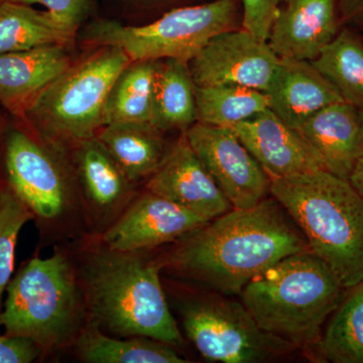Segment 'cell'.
Segmentation results:
<instances>
[{
	"instance_id": "6da1fadb",
	"label": "cell",
	"mask_w": 363,
	"mask_h": 363,
	"mask_svg": "<svg viewBox=\"0 0 363 363\" xmlns=\"http://www.w3.org/2000/svg\"><path fill=\"white\" fill-rule=\"evenodd\" d=\"M308 250L305 236L285 208L267 198L208 222L159 262L210 290L233 296L279 260Z\"/></svg>"
},
{
	"instance_id": "7a4b0ae2",
	"label": "cell",
	"mask_w": 363,
	"mask_h": 363,
	"mask_svg": "<svg viewBox=\"0 0 363 363\" xmlns=\"http://www.w3.org/2000/svg\"><path fill=\"white\" fill-rule=\"evenodd\" d=\"M140 252L102 245L89 253L79 274L89 318L117 337L142 336L182 345L184 339L160 279V262L145 259Z\"/></svg>"
},
{
	"instance_id": "3957f363",
	"label": "cell",
	"mask_w": 363,
	"mask_h": 363,
	"mask_svg": "<svg viewBox=\"0 0 363 363\" xmlns=\"http://www.w3.org/2000/svg\"><path fill=\"white\" fill-rule=\"evenodd\" d=\"M346 290L326 262L308 250L255 277L240 297L262 330L296 348L314 350Z\"/></svg>"
},
{
	"instance_id": "277c9868",
	"label": "cell",
	"mask_w": 363,
	"mask_h": 363,
	"mask_svg": "<svg viewBox=\"0 0 363 363\" xmlns=\"http://www.w3.org/2000/svg\"><path fill=\"white\" fill-rule=\"evenodd\" d=\"M271 194L345 288L363 279V198L326 169L272 181Z\"/></svg>"
},
{
	"instance_id": "5b68a950",
	"label": "cell",
	"mask_w": 363,
	"mask_h": 363,
	"mask_svg": "<svg viewBox=\"0 0 363 363\" xmlns=\"http://www.w3.org/2000/svg\"><path fill=\"white\" fill-rule=\"evenodd\" d=\"M6 294L0 326L9 335L30 339L42 352L75 342L89 317L80 279L64 252L28 259Z\"/></svg>"
},
{
	"instance_id": "8992f818",
	"label": "cell",
	"mask_w": 363,
	"mask_h": 363,
	"mask_svg": "<svg viewBox=\"0 0 363 363\" xmlns=\"http://www.w3.org/2000/svg\"><path fill=\"white\" fill-rule=\"evenodd\" d=\"M113 45L90 48L59 76L20 123L48 145L65 152L94 138L106 124L107 100L116 79L133 63Z\"/></svg>"
},
{
	"instance_id": "52a82bcc",
	"label": "cell",
	"mask_w": 363,
	"mask_h": 363,
	"mask_svg": "<svg viewBox=\"0 0 363 363\" xmlns=\"http://www.w3.org/2000/svg\"><path fill=\"white\" fill-rule=\"evenodd\" d=\"M240 16L242 18L240 0H211L172 9L147 25L97 21L86 28L83 44L89 48L113 45L123 50L133 62H189L214 35L233 30Z\"/></svg>"
},
{
	"instance_id": "ba28073f",
	"label": "cell",
	"mask_w": 363,
	"mask_h": 363,
	"mask_svg": "<svg viewBox=\"0 0 363 363\" xmlns=\"http://www.w3.org/2000/svg\"><path fill=\"white\" fill-rule=\"evenodd\" d=\"M182 325L196 350L209 362L262 363L298 350L262 330L245 305L220 297L186 301Z\"/></svg>"
},
{
	"instance_id": "9c48e42d",
	"label": "cell",
	"mask_w": 363,
	"mask_h": 363,
	"mask_svg": "<svg viewBox=\"0 0 363 363\" xmlns=\"http://www.w3.org/2000/svg\"><path fill=\"white\" fill-rule=\"evenodd\" d=\"M4 184L32 212L33 219L56 225L70 214L73 191L56 152L26 125H14L2 135Z\"/></svg>"
},
{
	"instance_id": "30bf717a",
	"label": "cell",
	"mask_w": 363,
	"mask_h": 363,
	"mask_svg": "<svg viewBox=\"0 0 363 363\" xmlns=\"http://www.w3.org/2000/svg\"><path fill=\"white\" fill-rule=\"evenodd\" d=\"M184 133L233 209H248L269 198L271 178L233 128L196 123Z\"/></svg>"
},
{
	"instance_id": "8fae6325",
	"label": "cell",
	"mask_w": 363,
	"mask_h": 363,
	"mask_svg": "<svg viewBox=\"0 0 363 363\" xmlns=\"http://www.w3.org/2000/svg\"><path fill=\"white\" fill-rule=\"evenodd\" d=\"M279 61L266 40L233 28L214 35L189 68L195 86L238 85L267 93Z\"/></svg>"
},
{
	"instance_id": "7c38bea8",
	"label": "cell",
	"mask_w": 363,
	"mask_h": 363,
	"mask_svg": "<svg viewBox=\"0 0 363 363\" xmlns=\"http://www.w3.org/2000/svg\"><path fill=\"white\" fill-rule=\"evenodd\" d=\"M208 222L147 190L107 227L101 236L102 245L116 252H143L183 240Z\"/></svg>"
},
{
	"instance_id": "4fadbf2b",
	"label": "cell",
	"mask_w": 363,
	"mask_h": 363,
	"mask_svg": "<svg viewBox=\"0 0 363 363\" xmlns=\"http://www.w3.org/2000/svg\"><path fill=\"white\" fill-rule=\"evenodd\" d=\"M147 190L207 221L233 209L191 147L185 133L168 150L159 168L150 177Z\"/></svg>"
},
{
	"instance_id": "5bb4252c",
	"label": "cell",
	"mask_w": 363,
	"mask_h": 363,
	"mask_svg": "<svg viewBox=\"0 0 363 363\" xmlns=\"http://www.w3.org/2000/svg\"><path fill=\"white\" fill-rule=\"evenodd\" d=\"M230 128L272 181L326 169L322 157L300 131L269 108Z\"/></svg>"
},
{
	"instance_id": "9a60e30c",
	"label": "cell",
	"mask_w": 363,
	"mask_h": 363,
	"mask_svg": "<svg viewBox=\"0 0 363 363\" xmlns=\"http://www.w3.org/2000/svg\"><path fill=\"white\" fill-rule=\"evenodd\" d=\"M338 0H284L267 44L279 58L314 61L338 33Z\"/></svg>"
},
{
	"instance_id": "2e32d148",
	"label": "cell",
	"mask_w": 363,
	"mask_h": 363,
	"mask_svg": "<svg viewBox=\"0 0 363 363\" xmlns=\"http://www.w3.org/2000/svg\"><path fill=\"white\" fill-rule=\"evenodd\" d=\"M72 45H51L0 56V104L18 121L72 65Z\"/></svg>"
},
{
	"instance_id": "e0dca14e",
	"label": "cell",
	"mask_w": 363,
	"mask_h": 363,
	"mask_svg": "<svg viewBox=\"0 0 363 363\" xmlns=\"http://www.w3.org/2000/svg\"><path fill=\"white\" fill-rule=\"evenodd\" d=\"M267 94L269 109L295 130L324 107L344 101L312 62L288 58H279Z\"/></svg>"
},
{
	"instance_id": "ac0fdd59",
	"label": "cell",
	"mask_w": 363,
	"mask_h": 363,
	"mask_svg": "<svg viewBox=\"0 0 363 363\" xmlns=\"http://www.w3.org/2000/svg\"><path fill=\"white\" fill-rule=\"evenodd\" d=\"M298 130L317 150L327 171L350 180L363 157L360 109L346 101L336 102L313 114Z\"/></svg>"
},
{
	"instance_id": "d6986e66",
	"label": "cell",
	"mask_w": 363,
	"mask_h": 363,
	"mask_svg": "<svg viewBox=\"0 0 363 363\" xmlns=\"http://www.w3.org/2000/svg\"><path fill=\"white\" fill-rule=\"evenodd\" d=\"M74 162L88 210L97 218L116 219L130 204L133 182L96 138L75 147ZM114 219V220H116Z\"/></svg>"
},
{
	"instance_id": "ffe728a7",
	"label": "cell",
	"mask_w": 363,
	"mask_h": 363,
	"mask_svg": "<svg viewBox=\"0 0 363 363\" xmlns=\"http://www.w3.org/2000/svg\"><path fill=\"white\" fill-rule=\"evenodd\" d=\"M162 130L152 123L106 124L95 138L133 183L150 178L166 157Z\"/></svg>"
},
{
	"instance_id": "44dd1931",
	"label": "cell",
	"mask_w": 363,
	"mask_h": 363,
	"mask_svg": "<svg viewBox=\"0 0 363 363\" xmlns=\"http://www.w3.org/2000/svg\"><path fill=\"white\" fill-rule=\"evenodd\" d=\"M79 357L90 363H185L169 344L156 339L111 337L89 318L75 340Z\"/></svg>"
},
{
	"instance_id": "7402d4cb",
	"label": "cell",
	"mask_w": 363,
	"mask_h": 363,
	"mask_svg": "<svg viewBox=\"0 0 363 363\" xmlns=\"http://www.w3.org/2000/svg\"><path fill=\"white\" fill-rule=\"evenodd\" d=\"M197 123L195 84L189 62L180 59L157 61L155 79L152 125L162 133H185Z\"/></svg>"
},
{
	"instance_id": "603a6c76",
	"label": "cell",
	"mask_w": 363,
	"mask_h": 363,
	"mask_svg": "<svg viewBox=\"0 0 363 363\" xmlns=\"http://www.w3.org/2000/svg\"><path fill=\"white\" fill-rule=\"evenodd\" d=\"M75 37L50 11L0 2V56L45 45H72Z\"/></svg>"
},
{
	"instance_id": "cb8c5ba5",
	"label": "cell",
	"mask_w": 363,
	"mask_h": 363,
	"mask_svg": "<svg viewBox=\"0 0 363 363\" xmlns=\"http://www.w3.org/2000/svg\"><path fill=\"white\" fill-rule=\"evenodd\" d=\"M314 350L323 362L363 363V279L347 288Z\"/></svg>"
},
{
	"instance_id": "d4e9b609",
	"label": "cell",
	"mask_w": 363,
	"mask_h": 363,
	"mask_svg": "<svg viewBox=\"0 0 363 363\" xmlns=\"http://www.w3.org/2000/svg\"><path fill=\"white\" fill-rule=\"evenodd\" d=\"M157 61L133 62L121 72L107 100L106 124L152 123Z\"/></svg>"
},
{
	"instance_id": "484cf974",
	"label": "cell",
	"mask_w": 363,
	"mask_h": 363,
	"mask_svg": "<svg viewBox=\"0 0 363 363\" xmlns=\"http://www.w3.org/2000/svg\"><path fill=\"white\" fill-rule=\"evenodd\" d=\"M197 123L233 128L269 108L266 92L238 85L195 86Z\"/></svg>"
},
{
	"instance_id": "4316f807",
	"label": "cell",
	"mask_w": 363,
	"mask_h": 363,
	"mask_svg": "<svg viewBox=\"0 0 363 363\" xmlns=\"http://www.w3.org/2000/svg\"><path fill=\"white\" fill-rule=\"evenodd\" d=\"M344 101L363 109V43L347 28L312 61Z\"/></svg>"
},
{
	"instance_id": "83f0119b",
	"label": "cell",
	"mask_w": 363,
	"mask_h": 363,
	"mask_svg": "<svg viewBox=\"0 0 363 363\" xmlns=\"http://www.w3.org/2000/svg\"><path fill=\"white\" fill-rule=\"evenodd\" d=\"M32 219V212L4 183L0 189V312L7 285L13 278L18 236Z\"/></svg>"
},
{
	"instance_id": "f1b7e54d",
	"label": "cell",
	"mask_w": 363,
	"mask_h": 363,
	"mask_svg": "<svg viewBox=\"0 0 363 363\" xmlns=\"http://www.w3.org/2000/svg\"><path fill=\"white\" fill-rule=\"evenodd\" d=\"M18 2V4H40L73 35H77L78 28L82 25L91 11V0H0Z\"/></svg>"
},
{
	"instance_id": "f546056e",
	"label": "cell",
	"mask_w": 363,
	"mask_h": 363,
	"mask_svg": "<svg viewBox=\"0 0 363 363\" xmlns=\"http://www.w3.org/2000/svg\"><path fill=\"white\" fill-rule=\"evenodd\" d=\"M284 0H240L242 28L259 40L269 39L272 21Z\"/></svg>"
},
{
	"instance_id": "4dcf8cb0",
	"label": "cell",
	"mask_w": 363,
	"mask_h": 363,
	"mask_svg": "<svg viewBox=\"0 0 363 363\" xmlns=\"http://www.w3.org/2000/svg\"><path fill=\"white\" fill-rule=\"evenodd\" d=\"M42 350L30 339L0 334V363H30Z\"/></svg>"
},
{
	"instance_id": "1f68e13d",
	"label": "cell",
	"mask_w": 363,
	"mask_h": 363,
	"mask_svg": "<svg viewBox=\"0 0 363 363\" xmlns=\"http://www.w3.org/2000/svg\"><path fill=\"white\" fill-rule=\"evenodd\" d=\"M338 6L345 23L363 28V0H338Z\"/></svg>"
},
{
	"instance_id": "d6a6232c",
	"label": "cell",
	"mask_w": 363,
	"mask_h": 363,
	"mask_svg": "<svg viewBox=\"0 0 363 363\" xmlns=\"http://www.w3.org/2000/svg\"><path fill=\"white\" fill-rule=\"evenodd\" d=\"M350 182L351 185L354 187L355 190L363 198V157H360L357 166L353 169L352 173H351L350 177Z\"/></svg>"
},
{
	"instance_id": "836d02e7",
	"label": "cell",
	"mask_w": 363,
	"mask_h": 363,
	"mask_svg": "<svg viewBox=\"0 0 363 363\" xmlns=\"http://www.w3.org/2000/svg\"><path fill=\"white\" fill-rule=\"evenodd\" d=\"M362 138H363V112L362 111Z\"/></svg>"
},
{
	"instance_id": "e575fe53",
	"label": "cell",
	"mask_w": 363,
	"mask_h": 363,
	"mask_svg": "<svg viewBox=\"0 0 363 363\" xmlns=\"http://www.w3.org/2000/svg\"><path fill=\"white\" fill-rule=\"evenodd\" d=\"M2 185H4V183H2V181H1V180H0V189H1Z\"/></svg>"
},
{
	"instance_id": "d590c367",
	"label": "cell",
	"mask_w": 363,
	"mask_h": 363,
	"mask_svg": "<svg viewBox=\"0 0 363 363\" xmlns=\"http://www.w3.org/2000/svg\"><path fill=\"white\" fill-rule=\"evenodd\" d=\"M1 131V130H0ZM1 140H2V135H1V133H0V142H1Z\"/></svg>"
}]
</instances>
